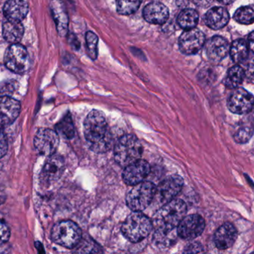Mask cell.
<instances>
[{
    "mask_svg": "<svg viewBox=\"0 0 254 254\" xmlns=\"http://www.w3.org/2000/svg\"><path fill=\"white\" fill-rule=\"evenodd\" d=\"M204 228L205 222L200 215H189L185 216L178 225V235L183 240H194L202 234Z\"/></svg>",
    "mask_w": 254,
    "mask_h": 254,
    "instance_id": "obj_11",
    "label": "cell"
},
{
    "mask_svg": "<svg viewBox=\"0 0 254 254\" xmlns=\"http://www.w3.org/2000/svg\"><path fill=\"white\" fill-rule=\"evenodd\" d=\"M252 110H253V115H254V107H253V109H252Z\"/></svg>",
    "mask_w": 254,
    "mask_h": 254,
    "instance_id": "obj_41",
    "label": "cell"
},
{
    "mask_svg": "<svg viewBox=\"0 0 254 254\" xmlns=\"http://www.w3.org/2000/svg\"><path fill=\"white\" fill-rule=\"evenodd\" d=\"M65 170V162L60 155L49 157L43 167L40 174L42 181L45 183H52L61 178Z\"/></svg>",
    "mask_w": 254,
    "mask_h": 254,
    "instance_id": "obj_14",
    "label": "cell"
},
{
    "mask_svg": "<svg viewBox=\"0 0 254 254\" xmlns=\"http://www.w3.org/2000/svg\"><path fill=\"white\" fill-rule=\"evenodd\" d=\"M4 64L13 73L23 74L30 68V58L28 51L19 43L11 44L4 54Z\"/></svg>",
    "mask_w": 254,
    "mask_h": 254,
    "instance_id": "obj_8",
    "label": "cell"
},
{
    "mask_svg": "<svg viewBox=\"0 0 254 254\" xmlns=\"http://www.w3.org/2000/svg\"><path fill=\"white\" fill-rule=\"evenodd\" d=\"M237 231L229 222L222 225L214 234V244L219 250H227L234 246L237 239Z\"/></svg>",
    "mask_w": 254,
    "mask_h": 254,
    "instance_id": "obj_16",
    "label": "cell"
},
{
    "mask_svg": "<svg viewBox=\"0 0 254 254\" xmlns=\"http://www.w3.org/2000/svg\"><path fill=\"white\" fill-rule=\"evenodd\" d=\"M254 128L253 125L249 122H243L237 125L234 130L233 137L236 143L239 144H245L248 143L253 137Z\"/></svg>",
    "mask_w": 254,
    "mask_h": 254,
    "instance_id": "obj_27",
    "label": "cell"
},
{
    "mask_svg": "<svg viewBox=\"0 0 254 254\" xmlns=\"http://www.w3.org/2000/svg\"><path fill=\"white\" fill-rule=\"evenodd\" d=\"M234 18L239 23L251 25L254 22V5L243 6L237 9Z\"/></svg>",
    "mask_w": 254,
    "mask_h": 254,
    "instance_id": "obj_28",
    "label": "cell"
},
{
    "mask_svg": "<svg viewBox=\"0 0 254 254\" xmlns=\"http://www.w3.org/2000/svg\"><path fill=\"white\" fill-rule=\"evenodd\" d=\"M170 13L167 6L161 2H151L143 8L145 20L154 25H163L169 19Z\"/></svg>",
    "mask_w": 254,
    "mask_h": 254,
    "instance_id": "obj_17",
    "label": "cell"
},
{
    "mask_svg": "<svg viewBox=\"0 0 254 254\" xmlns=\"http://www.w3.org/2000/svg\"><path fill=\"white\" fill-rule=\"evenodd\" d=\"M58 132L65 139H72L74 136V128L72 119L69 115L65 116L57 125Z\"/></svg>",
    "mask_w": 254,
    "mask_h": 254,
    "instance_id": "obj_30",
    "label": "cell"
},
{
    "mask_svg": "<svg viewBox=\"0 0 254 254\" xmlns=\"http://www.w3.org/2000/svg\"><path fill=\"white\" fill-rule=\"evenodd\" d=\"M50 9L58 34L64 37L68 30V16L65 4L62 0H52Z\"/></svg>",
    "mask_w": 254,
    "mask_h": 254,
    "instance_id": "obj_18",
    "label": "cell"
},
{
    "mask_svg": "<svg viewBox=\"0 0 254 254\" xmlns=\"http://www.w3.org/2000/svg\"><path fill=\"white\" fill-rule=\"evenodd\" d=\"M153 242L155 246L161 249L171 247L177 240V228L175 229H155Z\"/></svg>",
    "mask_w": 254,
    "mask_h": 254,
    "instance_id": "obj_23",
    "label": "cell"
},
{
    "mask_svg": "<svg viewBox=\"0 0 254 254\" xmlns=\"http://www.w3.org/2000/svg\"><path fill=\"white\" fill-rule=\"evenodd\" d=\"M10 237V231L5 222L0 219V246L8 241Z\"/></svg>",
    "mask_w": 254,
    "mask_h": 254,
    "instance_id": "obj_34",
    "label": "cell"
},
{
    "mask_svg": "<svg viewBox=\"0 0 254 254\" xmlns=\"http://www.w3.org/2000/svg\"><path fill=\"white\" fill-rule=\"evenodd\" d=\"M204 252L203 246L200 243H195L189 245L184 252L187 254H197L203 253Z\"/></svg>",
    "mask_w": 254,
    "mask_h": 254,
    "instance_id": "obj_36",
    "label": "cell"
},
{
    "mask_svg": "<svg viewBox=\"0 0 254 254\" xmlns=\"http://www.w3.org/2000/svg\"><path fill=\"white\" fill-rule=\"evenodd\" d=\"M184 180L181 176L174 174L167 177L156 187L153 201L154 205L162 207L173 201L175 197L182 191Z\"/></svg>",
    "mask_w": 254,
    "mask_h": 254,
    "instance_id": "obj_7",
    "label": "cell"
},
{
    "mask_svg": "<svg viewBox=\"0 0 254 254\" xmlns=\"http://www.w3.org/2000/svg\"><path fill=\"white\" fill-rule=\"evenodd\" d=\"M187 213V205L182 200L170 201L160 207L152 220L155 229H175Z\"/></svg>",
    "mask_w": 254,
    "mask_h": 254,
    "instance_id": "obj_2",
    "label": "cell"
},
{
    "mask_svg": "<svg viewBox=\"0 0 254 254\" xmlns=\"http://www.w3.org/2000/svg\"><path fill=\"white\" fill-rule=\"evenodd\" d=\"M206 52L209 59L214 62L222 61L230 52L228 40L220 36H215L207 42Z\"/></svg>",
    "mask_w": 254,
    "mask_h": 254,
    "instance_id": "obj_19",
    "label": "cell"
},
{
    "mask_svg": "<svg viewBox=\"0 0 254 254\" xmlns=\"http://www.w3.org/2000/svg\"><path fill=\"white\" fill-rule=\"evenodd\" d=\"M76 247L77 248V252L79 253H101L102 251H99L98 246L94 243L89 242L81 241L78 243Z\"/></svg>",
    "mask_w": 254,
    "mask_h": 254,
    "instance_id": "obj_32",
    "label": "cell"
},
{
    "mask_svg": "<svg viewBox=\"0 0 254 254\" xmlns=\"http://www.w3.org/2000/svg\"><path fill=\"white\" fill-rule=\"evenodd\" d=\"M141 144L134 135L128 134L121 137L115 145L114 157L121 167H126L141 158Z\"/></svg>",
    "mask_w": 254,
    "mask_h": 254,
    "instance_id": "obj_3",
    "label": "cell"
},
{
    "mask_svg": "<svg viewBox=\"0 0 254 254\" xmlns=\"http://www.w3.org/2000/svg\"><path fill=\"white\" fill-rule=\"evenodd\" d=\"M20 103L11 97H0V126L11 125L20 113Z\"/></svg>",
    "mask_w": 254,
    "mask_h": 254,
    "instance_id": "obj_15",
    "label": "cell"
},
{
    "mask_svg": "<svg viewBox=\"0 0 254 254\" xmlns=\"http://www.w3.org/2000/svg\"><path fill=\"white\" fill-rule=\"evenodd\" d=\"M249 47L247 42L243 39L234 41L230 48V54L234 62L239 64L243 62L249 56Z\"/></svg>",
    "mask_w": 254,
    "mask_h": 254,
    "instance_id": "obj_25",
    "label": "cell"
},
{
    "mask_svg": "<svg viewBox=\"0 0 254 254\" xmlns=\"http://www.w3.org/2000/svg\"><path fill=\"white\" fill-rule=\"evenodd\" d=\"M150 167L146 161L139 160L125 167L123 171V180L128 186H134L141 183L149 175Z\"/></svg>",
    "mask_w": 254,
    "mask_h": 254,
    "instance_id": "obj_13",
    "label": "cell"
},
{
    "mask_svg": "<svg viewBox=\"0 0 254 254\" xmlns=\"http://www.w3.org/2000/svg\"><path fill=\"white\" fill-rule=\"evenodd\" d=\"M227 104L231 113L238 115L246 114L253 109L254 97L246 89L237 87L230 95Z\"/></svg>",
    "mask_w": 254,
    "mask_h": 254,
    "instance_id": "obj_10",
    "label": "cell"
},
{
    "mask_svg": "<svg viewBox=\"0 0 254 254\" xmlns=\"http://www.w3.org/2000/svg\"><path fill=\"white\" fill-rule=\"evenodd\" d=\"M7 149H8V146H7V138L2 130L0 128V159L7 154Z\"/></svg>",
    "mask_w": 254,
    "mask_h": 254,
    "instance_id": "obj_35",
    "label": "cell"
},
{
    "mask_svg": "<svg viewBox=\"0 0 254 254\" xmlns=\"http://www.w3.org/2000/svg\"><path fill=\"white\" fill-rule=\"evenodd\" d=\"M205 43V36L197 28L186 30L179 37V45L181 52L185 55L196 54Z\"/></svg>",
    "mask_w": 254,
    "mask_h": 254,
    "instance_id": "obj_12",
    "label": "cell"
},
{
    "mask_svg": "<svg viewBox=\"0 0 254 254\" xmlns=\"http://www.w3.org/2000/svg\"><path fill=\"white\" fill-rule=\"evenodd\" d=\"M7 19L22 21L28 13V6L24 0H7L3 8Z\"/></svg>",
    "mask_w": 254,
    "mask_h": 254,
    "instance_id": "obj_21",
    "label": "cell"
},
{
    "mask_svg": "<svg viewBox=\"0 0 254 254\" xmlns=\"http://www.w3.org/2000/svg\"><path fill=\"white\" fill-rule=\"evenodd\" d=\"M199 19L198 12L192 8H187L182 10L177 18L179 26L183 29L188 30L195 28Z\"/></svg>",
    "mask_w": 254,
    "mask_h": 254,
    "instance_id": "obj_24",
    "label": "cell"
},
{
    "mask_svg": "<svg viewBox=\"0 0 254 254\" xmlns=\"http://www.w3.org/2000/svg\"><path fill=\"white\" fill-rule=\"evenodd\" d=\"M59 135L56 131L49 128H40L36 133L34 144L36 150L43 156L53 155L59 146Z\"/></svg>",
    "mask_w": 254,
    "mask_h": 254,
    "instance_id": "obj_9",
    "label": "cell"
},
{
    "mask_svg": "<svg viewBox=\"0 0 254 254\" xmlns=\"http://www.w3.org/2000/svg\"><path fill=\"white\" fill-rule=\"evenodd\" d=\"M17 83L15 81H5L0 83V95H9L16 90Z\"/></svg>",
    "mask_w": 254,
    "mask_h": 254,
    "instance_id": "obj_33",
    "label": "cell"
},
{
    "mask_svg": "<svg viewBox=\"0 0 254 254\" xmlns=\"http://www.w3.org/2000/svg\"><path fill=\"white\" fill-rule=\"evenodd\" d=\"M248 45H249V49L254 52V31L249 34Z\"/></svg>",
    "mask_w": 254,
    "mask_h": 254,
    "instance_id": "obj_39",
    "label": "cell"
},
{
    "mask_svg": "<svg viewBox=\"0 0 254 254\" xmlns=\"http://www.w3.org/2000/svg\"><path fill=\"white\" fill-rule=\"evenodd\" d=\"M156 186L151 182H141L134 185L127 194V207L133 212H141L153 201Z\"/></svg>",
    "mask_w": 254,
    "mask_h": 254,
    "instance_id": "obj_5",
    "label": "cell"
},
{
    "mask_svg": "<svg viewBox=\"0 0 254 254\" xmlns=\"http://www.w3.org/2000/svg\"><path fill=\"white\" fill-rule=\"evenodd\" d=\"M54 243L67 249H74L82 239V231L78 225L71 221H63L52 228Z\"/></svg>",
    "mask_w": 254,
    "mask_h": 254,
    "instance_id": "obj_6",
    "label": "cell"
},
{
    "mask_svg": "<svg viewBox=\"0 0 254 254\" xmlns=\"http://www.w3.org/2000/svg\"><path fill=\"white\" fill-rule=\"evenodd\" d=\"M86 41L88 55L91 59L95 61L98 58V36L92 31H87L86 34Z\"/></svg>",
    "mask_w": 254,
    "mask_h": 254,
    "instance_id": "obj_31",
    "label": "cell"
},
{
    "mask_svg": "<svg viewBox=\"0 0 254 254\" xmlns=\"http://www.w3.org/2000/svg\"><path fill=\"white\" fill-rule=\"evenodd\" d=\"M83 132L90 149L97 153H105L114 145L105 115L100 110H92L87 115L83 124Z\"/></svg>",
    "mask_w": 254,
    "mask_h": 254,
    "instance_id": "obj_1",
    "label": "cell"
},
{
    "mask_svg": "<svg viewBox=\"0 0 254 254\" xmlns=\"http://www.w3.org/2000/svg\"><path fill=\"white\" fill-rule=\"evenodd\" d=\"M153 229L152 222L140 212L131 213L125 219L122 227L124 236L131 243H139L144 240Z\"/></svg>",
    "mask_w": 254,
    "mask_h": 254,
    "instance_id": "obj_4",
    "label": "cell"
},
{
    "mask_svg": "<svg viewBox=\"0 0 254 254\" xmlns=\"http://www.w3.org/2000/svg\"><path fill=\"white\" fill-rule=\"evenodd\" d=\"M204 22L209 28L219 30L224 28L230 20L228 10L222 7H214L210 8L204 16Z\"/></svg>",
    "mask_w": 254,
    "mask_h": 254,
    "instance_id": "obj_20",
    "label": "cell"
},
{
    "mask_svg": "<svg viewBox=\"0 0 254 254\" xmlns=\"http://www.w3.org/2000/svg\"><path fill=\"white\" fill-rule=\"evenodd\" d=\"M246 73L240 66H234L229 70L228 75L224 81V85L229 89H236L238 87L244 80Z\"/></svg>",
    "mask_w": 254,
    "mask_h": 254,
    "instance_id": "obj_26",
    "label": "cell"
},
{
    "mask_svg": "<svg viewBox=\"0 0 254 254\" xmlns=\"http://www.w3.org/2000/svg\"><path fill=\"white\" fill-rule=\"evenodd\" d=\"M195 4L200 7H205L211 4L213 0H193Z\"/></svg>",
    "mask_w": 254,
    "mask_h": 254,
    "instance_id": "obj_38",
    "label": "cell"
},
{
    "mask_svg": "<svg viewBox=\"0 0 254 254\" xmlns=\"http://www.w3.org/2000/svg\"><path fill=\"white\" fill-rule=\"evenodd\" d=\"M245 73L249 79L254 81V59L248 64L247 67L245 70Z\"/></svg>",
    "mask_w": 254,
    "mask_h": 254,
    "instance_id": "obj_37",
    "label": "cell"
},
{
    "mask_svg": "<svg viewBox=\"0 0 254 254\" xmlns=\"http://www.w3.org/2000/svg\"><path fill=\"white\" fill-rule=\"evenodd\" d=\"M24 34V27L21 21L7 19L3 23L2 35L4 40L11 44L19 43Z\"/></svg>",
    "mask_w": 254,
    "mask_h": 254,
    "instance_id": "obj_22",
    "label": "cell"
},
{
    "mask_svg": "<svg viewBox=\"0 0 254 254\" xmlns=\"http://www.w3.org/2000/svg\"><path fill=\"white\" fill-rule=\"evenodd\" d=\"M142 0H116L117 10L120 14L130 15L137 11Z\"/></svg>",
    "mask_w": 254,
    "mask_h": 254,
    "instance_id": "obj_29",
    "label": "cell"
},
{
    "mask_svg": "<svg viewBox=\"0 0 254 254\" xmlns=\"http://www.w3.org/2000/svg\"><path fill=\"white\" fill-rule=\"evenodd\" d=\"M218 1L223 4H231V3L234 2L235 0H218Z\"/></svg>",
    "mask_w": 254,
    "mask_h": 254,
    "instance_id": "obj_40",
    "label": "cell"
}]
</instances>
